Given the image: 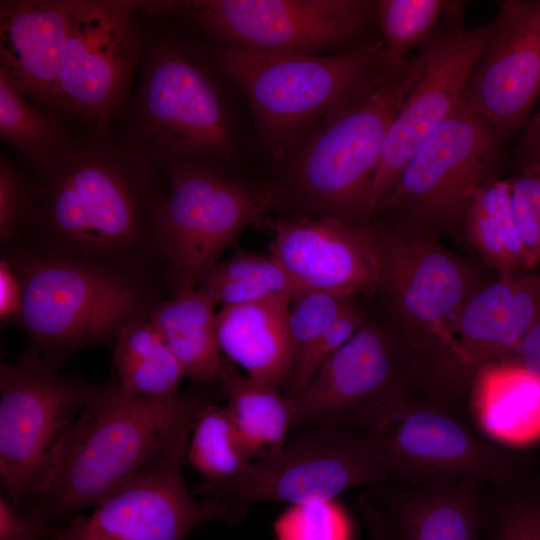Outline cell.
Masks as SVG:
<instances>
[{"label":"cell","mask_w":540,"mask_h":540,"mask_svg":"<svg viewBox=\"0 0 540 540\" xmlns=\"http://www.w3.org/2000/svg\"><path fill=\"white\" fill-rule=\"evenodd\" d=\"M31 177L33 199L15 246L151 277L161 262L155 222L167 175L132 135L82 133Z\"/></svg>","instance_id":"1"},{"label":"cell","mask_w":540,"mask_h":540,"mask_svg":"<svg viewBox=\"0 0 540 540\" xmlns=\"http://www.w3.org/2000/svg\"><path fill=\"white\" fill-rule=\"evenodd\" d=\"M209 401L192 393L134 395L114 380L79 414L48 487L23 511L57 534L154 466Z\"/></svg>","instance_id":"2"},{"label":"cell","mask_w":540,"mask_h":540,"mask_svg":"<svg viewBox=\"0 0 540 540\" xmlns=\"http://www.w3.org/2000/svg\"><path fill=\"white\" fill-rule=\"evenodd\" d=\"M421 61L395 59L384 75L313 127L283 158L281 203L309 217L372 222L374 179L388 129L418 78Z\"/></svg>","instance_id":"3"},{"label":"cell","mask_w":540,"mask_h":540,"mask_svg":"<svg viewBox=\"0 0 540 540\" xmlns=\"http://www.w3.org/2000/svg\"><path fill=\"white\" fill-rule=\"evenodd\" d=\"M3 256L22 287L16 325L27 336L28 350L56 368L81 349L115 339L158 302L150 278L120 268L23 246Z\"/></svg>","instance_id":"4"},{"label":"cell","mask_w":540,"mask_h":540,"mask_svg":"<svg viewBox=\"0 0 540 540\" xmlns=\"http://www.w3.org/2000/svg\"><path fill=\"white\" fill-rule=\"evenodd\" d=\"M206 50L176 33L145 29L141 77L121 118L163 166L222 171L237 155L232 119Z\"/></svg>","instance_id":"5"},{"label":"cell","mask_w":540,"mask_h":540,"mask_svg":"<svg viewBox=\"0 0 540 540\" xmlns=\"http://www.w3.org/2000/svg\"><path fill=\"white\" fill-rule=\"evenodd\" d=\"M210 44L205 50L213 64L244 94L261 139L281 159L397 59L382 39L327 55H269Z\"/></svg>","instance_id":"6"},{"label":"cell","mask_w":540,"mask_h":540,"mask_svg":"<svg viewBox=\"0 0 540 540\" xmlns=\"http://www.w3.org/2000/svg\"><path fill=\"white\" fill-rule=\"evenodd\" d=\"M155 243L174 294L197 289L203 277L249 225L280 204L276 181H248L184 163L163 167Z\"/></svg>","instance_id":"7"},{"label":"cell","mask_w":540,"mask_h":540,"mask_svg":"<svg viewBox=\"0 0 540 540\" xmlns=\"http://www.w3.org/2000/svg\"><path fill=\"white\" fill-rule=\"evenodd\" d=\"M372 224L378 290L399 326L396 337L418 368L458 370L453 328L477 290L471 269L440 246L433 234L394 220Z\"/></svg>","instance_id":"8"},{"label":"cell","mask_w":540,"mask_h":540,"mask_svg":"<svg viewBox=\"0 0 540 540\" xmlns=\"http://www.w3.org/2000/svg\"><path fill=\"white\" fill-rule=\"evenodd\" d=\"M98 386L27 350L0 366V481L22 513L50 484L69 434Z\"/></svg>","instance_id":"9"},{"label":"cell","mask_w":540,"mask_h":540,"mask_svg":"<svg viewBox=\"0 0 540 540\" xmlns=\"http://www.w3.org/2000/svg\"><path fill=\"white\" fill-rule=\"evenodd\" d=\"M293 431L279 450L254 460L243 475L198 496L246 513L258 502L324 503L353 488L391 482L376 435L321 425Z\"/></svg>","instance_id":"10"},{"label":"cell","mask_w":540,"mask_h":540,"mask_svg":"<svg viewBox=\"0 0 540 540\" xmlns=\"http://www.w3.org/2000/svg\"><path fill=\"white\" fill-rule=\"evenodd\" d=\"M211 42L269 55H327L361 42L376 22L367 0L164 1Z\"/></svg>","instance_id":"11"},{"label":"cell","mask_w":540,"mask_h":540,"mask_svg":"<svg viewBox=\"0 0 540 540\" xmlns=\"http://www.w3.org/2000/svg\"><path fill=\"white\" fill-rule=\"evenodd\" d=\"M506 139L463 104L417 148L378 213L437 235L462 223L479 190L495 179Z\"/></svg>","instance_id":"12"},{"label":"cell","mask_w":540,"mask_h":540,"mask_svg":"<svg viewBox=\"0 0 540 540\" xmlns=\"http://www.w3.org/2000/svg\"><path fill=\"white\" fill-rule=\"evenodd\" d=\"M142 1L76 0L53 111L83 133L113 128L142 60Z\"/></svg>","instance_id":"13"},{"label":"cell","mask_w":540,"mask_h":540,"mask_svg":"<svg viewBox=\"0 0 540 540\" xmlns=\"http://www.w3.org/2000/svg\"><path fill=\"white\" fill-rule=\"evenodd\" d=\"M413 390V365L406 348L395 334L363 325L293 398V430L321 425L378 436L415 397Z\"/></svg>","instance_id":"14"},{"label":"cell","mask_w":540,"mask_h":540,"mask_svg":"<svg viewBox=\"0 0 540 540\" xmlns=\"http://www.w3.org/2000/svg\"><path fill=\"white\" fill-rule=\"evenodd\" d=\"M191 427L177 436L154 466L90 514L75 517L52 540H185L206 522L236 525L242 521L246 513L196 499L189 492L183 467Z\"/></svg>","instance_id":"15"},{"label":"cell","mask_w":540,"mask_h":540,"mask_svg":"<svg viewBox=\"0 0 540 540\" xmlns=\"http://www.w3.org/2000/svg\"><path fill=\"white\" fill-rule=\"evenodd\" d=\"M461 16H448L419 48L420 74L383 145L372 190V219L413 153L463 103L469 77L490 38L493 22L466 28Z\"/></svg>","instance_id":"16"},{"label":"cell","mask_w":540,"mask_h":540,"mask_svg":"<svg viewBox=\"0 0 540 540\" xmlns=\"http://www.w3.org/2000/svg\"><path fill=\"white\" fill-rule=\"evenodd\" d=\"M377 437L393 483L416 485L455 478L486 482L538 464L535 458L479 439L456 413L422 397L412 398Z\"/></svg>","instance_id":"17"},{"label":"cell","mask_w":540,"mask_h":540,"mask_svg":"<svg viewBox=\"0 0 540 540\" xmlns=\"http://www.w3.org/2000/svg\"><path fill=\"white\" fill-rule=\"evenodd\" d=\"M497 6L462 104L507 140L540 97V0H501Z\"/></svg>","instance_id":"18"},{"label":"cell","mask_w":540,"mask_h":540,"mask_svg":"<svg viewBox=\"0 0 540 540\" xmlns=\"http://www.w3.org/2000/svg\"><path fill=\"white\" fill-rule=\"evenodd\" d=\"M256 226L269 232V255L302 290L349 296L378 290L372 222L356 225L330 217L268 215Z\"/></svg>","instance_id":"19"},{"label":"cell","mask_w":540,"mask_h":540,"mask_svg":"<svg viewBox=\"0 0 540 540\" xmlns=\"http://www.w3.org/2000/svg\"><path fill=\"white\" fill-rule=\"evenodd\" d=\"M76 0H2L0 69L41 108L54 99Z\"/></svg>","instance_id":"20"},{"label":"cell","mask_w":540,"mask_h":540,"mask_svg":"<svg viewBox=\"0 0 540 540\" xmlns=\"http://www.w3.org/2000/svg\"><path fill=\"white\" fill-rule=\"evenodd\" d=\"M540 319V276L504 274L477 289L454 328V358L472 383L483 366L508 357Z\"/></svg>","instance_id":"21"},{"label":"cell","mask_w":540,"mask_h":540,"mask_svg":"<svg viewBox=\"0 0 540 540\" xmlns=\"http://www.w3.org/2000/svg\"><path fill=\"white\" fill-rule=\"evenodd\" d=\"M476 479L424 484L379 483L366 492L384 510L399 540H480V494Z\"/></svg>","instance_id":"22"},{"label":"cell","mask_w":540,"mask_h":540,"mask_svg":"<svg viewBox=\"0 0 540 540\" xmlns=\"http://www.w3.org/2000/svg\"><path fill=\"white\" fill-rule=\"evenodd\" d=\"M291 294L224 306L216 313L221 353L251 379L285 388L294 366L288 329Z\"/></svg>","instance_id":"23"},{"label":"cell","mask_w":540,"mask_h":540,"mask_svg":"<svg viewBox=\"0 0 540 540\" xmlns=\"http://www.w3.org/2000/svg\"><path fill=\"white\" fill-rule=\"evenodd\" d=\"M479 427L509 446L540 441V375L508 361L481 367L470 387Z\"/></svg>","instance_id":"24"},{"label":"cell","mask_w":540,"mask_h":540,"mask_svg":"<svg viewBox=\"0 0 540 540\" xmlns=\"http://www.w3.org/2000/svg\"><path fill=\"white\" fill-rule=\"evenodd\" d=\"M216 306L208 295L194 289L158 301L149 313L185 377L204 385L216 383L224 361L217 338Z\"/></svg>","instance_id":"25"},{"label":"cell","mask_w":540,"mask_h":540,"mask_svg":"<svg viewBox=\"0 0 540 540\" xmlns=\"http://www.w3.org/2000/svg\"><path fill=\"white\" fill-rule=\"evenodd\" d=\"M216 383L228 403L238 437L254 461L279 450L293 430V398L257 382L224 358Z\"/></svg>","instance_id":"26"},{"label":"cell","mask_w":540,"mask_h":540,"mask_svg":"<svg viewBox=\"0 0 540 540\" xmlns=\"http://www.w3.org/2000/svg\"><path fill=\"white\" fill-rule=\"evenodd\" d=\"M61 115L39 107L0 69V137L32 174L54 163L78 135Z\"/></svg>","instance_id":"27"},{"label":"cell","mask_w":540,"mask_h":540,"mask_svg":"<svg viewBox=\"0 0 540 540\" xmlns=\"http://www.w3.org/2000/svg\"><path fill=\"white\" fill-rule=\"evenodd\" d=\"M114 340L116 381L124 390L152 398L179 394L183 368L149 315L127 323Z\"/></svg>","instance_id":"28"},{"label":"cell","mask_w":540,"mask_h":540,"mask_svg":"<svg viewBox=\"0 0 540 540\" xmlns=\"http://www.w3.org/2000/svg\"><path fill=\"white\" fill-rule=\"evenodd\" d=\"M200 476L194 494L224 486L243 475L253 460L246 453L226 406L210 400L192 423L185 455Z\"/></svg>","instance_id":"29"},{"label":"cell","mask_w":540,"mask_h":540,"mask_svg":"<svg viewBox=\"0 0 540 540\" xmlns=\"http://www.w3.org/2000/svg\"><path fill=\"white\" fill-rule=\"evenodd\" d=\"M468 239L501 275L527 268L512 212L510 181L493 179L472 200L463 220Z\"/></svg>","instance_id":"30"},{"label":"cell","mask_w":540,"mask_h":540,"mask_svg":"<svg viewBox=\"0 0 540 540\" xmlns=\"http://www.w3.org/2000/svg\"><path fill=\"white\" fill-rule=\"evenodd\" d=\"M530 466L483 483L479 515L486 540H540V477Z\"/></svg>","instance_id":"31"},{"label":"cell","mask_w":540,"mask_h":540,"mask_svg":"<svg viewBox=\"0 0 540 540\" xmlns=\"http://www.w3.org/2000/svg\"><path fill=\"white\" fill-rule=\"evenodd\" d=\"M197 289L221 307L302 291L272 256L243 250L217 263L203 277Z\"/></svg>","instance_id":"32"},{"label":"cell","mask_w":540,"mask_h":540,"mask_svg":"<svg viewBox=\"0 0 540 540\" xmlns=\"http://www.w3.org/2000/svg\"><path fill=\"white\" fill-rule=\"evenodd\" d=\"M466 2L449 0H377L376 24L382 32L386 53L393 58L407 57L437 31L440 20L463 15Z\"/></svg>","instance_id":"33"},{"label":"cell","mask_w":540,"mask_h":540,"mask_svg":"<svg viewBox=\"0 0 540 540\" xmlns=\"http://www.w3.org/2000/svg\"><path fill=\"white\" fill-rule=\"evenodd\" d=\"M352 297L318 290H302L292 296L288 329L294 349L293 370L305 361L327 328L353 301Z\"/></svg>","instance_id":"34"},{"label":"cell","mask_w":540,"mask_h":540,"mask_svg":"<svg viewBox=\"0 0 540 540\" xmlns=\"http://www.w3.org/2000/svg\"><path fill=\"white\" fill-rule=\"evenodd\" d=\"M33 180L6 155L0 156V244L5 251L21 236L33 199Z\"/></svg>","instance_id":"35"},{"label":"cell","mask_w":540,"mask_h":540,"mask_svg":"<svg viewBox=\"0 0 540 540\" xmlns=\"http://www.w3.org/2000/svg\"><path fill=\"white\" fill-rule=\"evenodd\" d=\"M514 221L526 252L527 268L540 262V173L523 172L510 181Z\"/></svg>","instance_id":"36"},{"label":"cell","mask_w":540,"mask_h":540,"mask_svg":"<svg viewBox=\"0 0 540 540\" xmlns=\"http://www.w3.org/2000/svg\"><path fill=\"white\" fill-rule=\"evenodd\" d=\"M55 533L22 514L5 492L0 493V540H51Z\"/></svg>","instance_id":"37"},{"label":"cell","mask_w":540,"mask_h":540,"mask_svg":"<svg viewBox=\"0 0 540 540\" xmlns=\"http://www.w3.org/2000/svg\"><path fill=\"white\" fill-rule=\"evenodd\" d=\"M22 302V287L11 264L0 261V319L2 325H16Z\"/></svg>","instance_id":"38"},{"label":"cell","mask_w":540,"mask_h":540,"mask_svg":"<svg viewBox=\"0 0 540 540\" xmlns=\"http://www.w3.org/2000/svg\"><path fill=\"white\" fill-rule=\"evenodd\" d=\"M355 505L369 540H399L387 514L366 491L356 498Z\"/></svg>","instance_id":"39"},{"label":"cell","mask_w":540,"mask_h":540,"mask_svg":"<svg viewBox=\"0 0 540 540\" xmlns=\"http://www.w3.org/2000/svg\"><path fill=\"white\" fill-rule=\"evenodd\" d=\"M525 125L517 146V158L523 172L540 173V97Z\"/></svg>","instance_id":"40"},{"label":"cell","mask_w":540,"mask_h":540,"mask_svg":"<svg viewBox=\"0 0 540 540\" xmlns=\"http://www.w3.org/2000/svg\"><path fill=\"white\" fill-rule=\"evenodd\" d=\"M540 375V319L532 326L519 346L505 359Z\"/></svg>","instance_id":"41"}]
</instances>
